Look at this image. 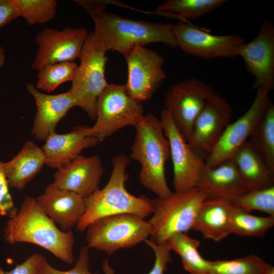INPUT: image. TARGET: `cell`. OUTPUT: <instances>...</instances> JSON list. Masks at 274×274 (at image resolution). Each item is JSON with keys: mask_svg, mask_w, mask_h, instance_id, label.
I'll list each match as a JSON object with an SVG mask.
<instances>
[{"mask_svg": "<svg viewBox=\"0 0 274 274\" xmlns=\"http://www.w3.org/2000/svg\"><path fill=\"white\" fill-rule=\"evenodd\" d=\"M93 20V32L107 50H114L125 57L138 46L161 43L169 47H178L174 25L135 20L105 11V3L76 0Z\"/></svg>", "mask_w": 274, "mask_h": 274, "instance_id": "cell-1", "label": "cell"}, {"mask_svg": "<svg viewBox=\"0 0 274 274\" xmlns=\"http://www.w3.org/2000/svg\"><path fill=\"white\" fill-rule=\"evenodd\" d=\"M4 236L9 244H35L67 264L74 262L73 232L60 230L42 210L37 198H24L19 211L7 222Z\"/></svg>", "mask_w": 274, "mask_h": 274, "instance_id": "cell-2", "label": "cell"}, {"mask_svg": "<svg viewBox=\"0 0 274 274\" xmlns=\"http://www.w3.org/2000/svg\"><path fill=\"white\" fill-rule=\"evenodd\" d=\"M130 161V157L123 154L113 158V169L107 184L85 199V211L76 225L79 231H85L93 221L105 216L131 214L145 218L153 214L152 199L144 195L135 196L125 188L129 177L126 169Z\"/></svg>", "mask_w": 274, "mask_h": 274, "instance_id": "cell-3", "label": "cell"}, {"mask_svg": "<svg viewBox=\"0 0 274 274\" xmlns=\"http://www.w3.org/2000/svg\"><path fill=\"white\" fill-rule=\"evenodd\" d=\"M134 127L136 133L130 158L141 165L140 182L157 197H167L173 193L165 172L170 148L160 120L152 114H147Z\"/></svg>", "mask_w": 274, "mask_h": 274, "instance_id": "cell-4", "label": "cell"}, {"mask_svg": "<svg viewBox=\"0 0 274 274\" xmlns=\"http://www.w3.org/2000/svg\"><path fill=\"white\" fill-rule=\"evenodd\" d=\"M207 198L203 192L195 187L175 191L166 198L152 199L153 216L148 221L151 228L149 240L160 244L176 233H186L192 229L197 212Z\"/></svg>", "mask_w": 274, "mask_h": 274, "instance_id": "cell-5", "label": "cell"}, {"mask_svg": "<svg viewBox=\"0 0 274 274\" xmlns=\"http://www.w3.org/2000/svg\"><path fill=\"white\" fill-rule=\"evenodd\" d=\"M107 51L93 31L88 34L68 90L76 106L82 108L92 120L96 117L97 99L108 85L105 78Z\"/></svg>", "mask_w": 274, "mask_h": 274, "instance_id": "cell-6", "label": "cell"}, {"mask_svg": "<svg viewBox=\"0 0 274 274\" xmlns=\"http://www.w3.org/2000/svg\"><path fill=\"white\" fill-rule=\"evenodd\" d=\"M86 230L87 247L109 255L120 249L132 248L145 242L151 233L148 222L131 214L101 217L91 223Z\"/></svg>", "mask_w": 274, "mask_h": 274, "instance_id": "cell-7", "label": "cell"}, {"mask_svg": "<svg viewBox=\"0 0 274 274\" xmlns=\"http://www.w3.org/2000/svg\"><path fill=\"white\" fill-rule=\"evenodd\" d=\"M143 116V106L128 94L125 84H108L97 99L96 122L88 135L102 142L126 126L135 127Z\"/></svg>", "mask_w": 274, "mask_h": 274, "instance_id": "cell-8", "label": "cell"}, {"mask_svg": "<svg viewBox=\"0 0 274 274\" xmlns=\"http://www.w3.org/2000/svg\"><path fill=\"white\" fill-rule=\"evenodd\" d=\"M215 93L209 85L195 78L175 83L165 91L164 109L187 142L196 119Z\"/></svg>", "mask_w": 274, "mask_h": 274, "instance_id": "cell-9", "label": "cell"}, {"mask_svg": "<svg viewBox=\"0 0 274 274\" xmlns=\"http://www.w3.org/2000/svg\"><path fill=\"white\" fill-rule=\"evenodd\" d=\"M265 87L256 90L255 98L246 113L233 123L227 125L217 142L206 157L208 167H214L232 158L237 150L247 141L263 118L271 102Z\"/></svg>", "mask_w": 274, "mask_h": 274, "instance_id": "cell-10", "label": "cell"}, {"mask_svg": "<svg viewBox=\"0 0 274 274\" xmlns=\"http://www.w3.org/2000/svg\"><path fill=\"white\" fill-rule=\"evenodd\" d=\"M174 29L178 47L189 55L204 59L238 56L240 47L245 42L239 35H215L183 21L174 25Z\"/></svg>", "mask_w": 274, "mask_h": 274, "instance_id": "cell-11", "label": "cell"}, {"mask_svg": "<svg viewBox=\"0 0 274 274\" xmlns=\"http://www.w3.org/2000/svg\"><path fill=\"white\" fill-rule=\"evenodd\" d=\"M128 76V94L142 103L150 100L165 79L164 58L156 51L138 46L125 57Z\"/></svg>", "mask_w": 274, "mask_h": 274, "instance_id": "cell-12", "label": "cell"}, {"mask_svg": "<svg viewBox=\"0 0 274 274\" xmlns=\"http://www.w3.org/2000/svg\"><path fill=\"white\" fill-rule=\"evenodd\" d=\"M88 33L84 27H66L62 30L45 27L35 38L38 48L31 67L39 71L43 66L79 58Z\"/></svg>", "mask_w": 274, "mask_h": 274, "instance_id": "cell-13", "label": "cell"}, {"mask_svg": "<svg viewBox=\"0 0 274 274\" xmlns=\"http://www.w3.org/2000/svg\"><path fill=\"white\" fill-rule=\"evenodd\" d=\"M160 120L169 145L175 191L195 188L205 165L204 159L192 149L164 109L161 112Z\"/></svg>", "mask_w": 274, "mask_h": 274, "instance_id": "cell-14", "label": "cell"}, {"mask_svg": "<svg viewBox=\"0 0 274 274\" xmlns=\"http://www.w3.org/2000/svg\"><path fill=\"white\" fill-rule=\"evenodd\" d=\"M247 72L253 75V90L274 88V25L268 19L262 23L251 41L243 43L238 51Z\"/></svg>", "mask_w": 274, "mask_h": 274, "instance_id": "cell-15", "label": "cell"}, {"mask_svg": "<svg viewBox=\"0 0 274 274\" xmlns=\"http://www.w3.org/2000/svg\"><path fill=\"white\" fill-rule=\"evenodd\" d=\"M232 113L228 102L216 92L196 119L188 143L204 160L230 123Z\"/></svg>", "mask_w": 274, "mask_h": 274, "instance_id": "cell-16", "label": "cell"}, {"mask_svg": "<svg viewBox=\"0 0 274 274\" xmlns=\"http://www.w3.org/2000/svg\"><path fill=\"white\" fill-rule=\"evenodd\" d=\"M103 172L102 161L99 155L86 157L80 155L57 169L52 184L85 199L99 189Z\"/></svg>", "mask_w": 274, "mask_h": 274, "instance_id": "cell-17", "label": "cell"}, {"mask_svg": "<svg viewBox=\"0 0 274 274\" xmlns=\"http://www.w3.org/2000/svg\"><path fill=\"white\" fill-rule=\"evenodd\" d=\"M195 187L203 192L207 198L229 201L248 191L245 183L231 159L214 167H208L205 164Z\"/></svg>", "mask_w": 274, "mask_h": 274, "instance_id": "cell-18", "label": "cell"}, {"mask_svg": "<svg viewBox=\"0 0 274 274\" xmlns=\"http://www.w3.org/2000/svg\"><path fill=\"white\" fill-rule=\"evenodd\" d=\"M27 91L33 97L37 107L31 134L40 141H45L55 131L59 121L76 105L69 91L49 95L41 92L32 83L26 85Z\"/></svg>", "mask_w": 274, "mask_h": 274, "instance_id": "cell-19", "label": "cell"}, {"mask_svg": "<svg viewBox=\"0 0 274 274\" xmlns=\"http://www.w3.org/2000/svg\"><path fill=\"white\" fill-rule=\"evenodd\" d=\"M89 128L78 125L65 133H51L42 148L46 158V164L57 169L77 158L84 149L95 146L99 142L88 135Z\"/></svg>", "mask_w": 274, "mask_h": 274, "instance_id": "cell-20", "label": "cell"}, {"mask_svg": "<svg viewBox=\"0 0 274 274\" xmlns=\"http://www.w3.org/2000/svg\"><path fill=\"white\" fill-rule=\"evenodd\" d=\"M37 200L44 213L64 231L77 225L85 211V198L52 183Z\"/></svg>", "mask_w": 274, "mask_h": 274, "instance_id": "cell-21", "label": "cell"}, {"mask_svg": "<svg viewBox=\"0 0 274 274\" xmlns=\"http://www.w3.org/2000/svg\"><path fill=\"white\" fill-rule=\"evenodd\" d=\"M233 207L228 200L207 198L197 212L192 229L200 232L205 238L220 241L231 234Z\"/></svg>", "mask_w": 274, "mask_h": 274, "instance_id": "cell-22", "label": "cell"}, {"mask_svg": "<svg viewBox=\"0 0 274 274\" xmlns=\"http://www.w3.org/2000/svg\"><path fill=\"white\" fill-rule=\"evenodd\" d=\"M46 162L42 148L32 141H27L16 155L10 161L4 163L9 186L22 190L40 173Z\"/></svg>", "mask_w": 274, "mask_h": 274, "instance_id": "cell-23", "label": "cell"}, {"mask_svg": "<svg viewBox=\"0 0 274 274\" xmlns=\"http://www.w3.org/2000/svg\"><path fill=\"white\" fill-rule=\"evenodd\" d=\"M231 159L243 178L248 191L273 186L274 172L252 149L248 141L237 150Z\"/></svg>", "mask_w": 274, "mask_h": 274, "instance_id": "cell-24", "label": "cell"}, {"mask_svg": "<svg viewBox=\"0 0 274 274\" xmlns=\"http://www.w3.org/2000/svg\"><path fill=\"white\" fill-rule=\"evenodd\" d=\"M170 250L181 257L184 269L189 274H207L209 260L204 259L198 248L200 242L189 236L186 233H176L167 241Z\"/></svg>", "mask_w": 274, "mask_h": 274, "instance_id": "cell-25", "label": "cell"}, {"mask_svg": "<svg viewBox=\"0 0 274 274\" xmlns=\"http://www.w3.org/2000/svg\"><path fill=\"white\" fill-rule=\"evenodd\" d=\"M250 138L248 143L251 147L274 172V105L272 102Z\"/></svg>", "mask_w": 274, "mask_h": 274, "instance_id": "cell-26", "label": "cell"}, {"mask_svg": "<svg viewBox=\"0 0 274 274\" xmlns=\"http://www.w3.org/2000/svg\"><path fill=\"white\" fill-rule=\"evenodd\" d=\"M227 0H167L159 5L157 11L170 16L182 18L187 22L188 19L195 20L211 12L227 3Z\"/></svg>", "mask_w": 274, "mask_h": 274, "instance_id": "cell-27", "label": "cell"}, {"mask_svg": "<svg viewBox=\"0 0 274 274\" xmlns=\"http://www.w3.org/2000/svg\"><path fill=\"white\" fill-rule=\"evenodd\" d=\"M233 205L230 232L239 236L262 237L274 225V217H259Z\"/></svg>", "mask_w": 274, "mask_h": 274, "instance_id": "cell-28", "label": "cell"}, {"mask_svg": "<svg viewBox=\"0 0 274 274\" xmlns=\"http://www.w3.org/2000/svg\"><path fill=\"white\" fill-rule=\"evenodd\" d=\"M207 274H263L269 264L256 255L232 260H209Z\"/></svg>", "mask_w": 274, "mask_h": 274, "instance_id": "cell-29", "label": "cell"}, {"mask_svg": "<svg viewBox=\"0 0 274 274\" xmlns=\"http://www.w3.org/2000/svg\"><path fill=\"white\" fill-rule=\"evenodd\" d=\"M78 65L75 61H65L48 64L38 71L36 87L39 90L50 92L58 86L73 80Z\"/></svg>", "mask_w": 274, "mask_h": 274, "instance_id": "cell-30", "label": "cell"}, {"mask_svg": "<svg viewBox=\"0 0 274 274\" xmlns=\"http://www.w3.org/2000/svg\"><path fill=\"white\" fill-rule=\"evenodd\" d=\"M19 17L30 26L46 23L56 14V0H13Z\"/></svg>", "mask_w": 274, "mask_h": 274, "instance_id": "cell-31", "label": "cell"}, {"mask_svg": "<svg viewBox=\"0 0 274 274\" xmlns=\"http://www.w3.org/2000/svg\"><path fill=\"white\" fill-rule=\"evenodd\" d=\"M230 202L248 212L258 211L274 217V185L247 191Z\"/></svg>", "mask_w": 274, "mask_h": 274, "instance_id": "cell-32", "label": "cell"}, {"mask_svg": "<svg viewBox=\"0 0 274 274\" xmlns=\"http://www.w3.org/2000/svg\"><path fill=\"white\" fill-rule=\"evenodd\" d=\"M145 242L152 249L155 256L153 266L148 274H164L167 268V264L172 261L170 254L171 250L167 242L156 244L147 239ZM102 268L105 274L115 273L106 259L102 263Z\"/></svg>", "mask_w": 274, "mask_h": 274, "instance_id": "cell-33", "label": "cell"}, {"mask_svg": "<svg viewBox=\"0 0 274 274\" xmlns=\"http://www.w3.org/2000/svg\"><path fill=\"white\" fill-rule=\"evenodd\" d=\"M41 274H98L91 272L89 270V248L82 247L74 267L68 270H60L51 265L44 257L43 259Z\"/></svg>", "mask_w": 274, "mask_h": 274, "instance_id": "cell-34", "label": "cell"}, {"mask_svg": "<svg viewBox=\"0 0 274 274\" xmlns=\"http://www.w3.org/2000/svg\"><path fill=\"white\" fill-rule=\"evenodd\" d=\"M9 187L4 172V162L0 160V216L10 218L16 214L17 210L14 205Z\"/></svg>", "mask_w": 274, "mask_h": 274, "instance_id": "cell-35", "label": "cell"}, {"mask_svg": "<svg viewBox=\"0 0 274 274\" xmlns=\"http://www.w3.org/2000/svg\"><path fill=\"white\" fill-rule=\"evenodd\" d=\"M44 257L40 254H34L11 270H5L0 267V274H41L42 262Z\"/></svg>", "mask_w": 274, "mask_h": 274, "instance_id": "cell-36", "label": "cell"}, {"mask_svg": "<svg viewBox=\"0 0 274 274\" xmlns=\"http://www.w3.org/2000/svg\"><path fill=\"white\" fill-rule=\"evenodd\" d=\"M19 17L13 0H0V28Z\"/></svg>", "mask_w": 274, "mask_h": 274, "instance_id": "cell-37", "label": "cell"}, {"mask_svg": "<svg viewBox=\"0 0 274 274\" xmlns=\"http://www.w3.org/2000/svg\"><path fill=\"white\" fill-rule=\"evenodd\" d=\"M5 50L3 47L0 45V69L4 65L5 61Z\"/></svg>", "mask_w": 274, "mask_h": 274, "instance_id": "cell-38", "label": "cell"}, {"mask_svg": "<svg viewBox=\"0 0 274 274\" xmlns=\"http://www.w3.org/2000/svg\"><path fill=\"white\" fill-rule=\"evenodd\" d=\"M263 274H274V267L269 264L267 268Z\"/></svg>", "mask_w": 274, "mask_h": 274, "instance_id": "cell-39", "label": "cell"}]
</instances>
